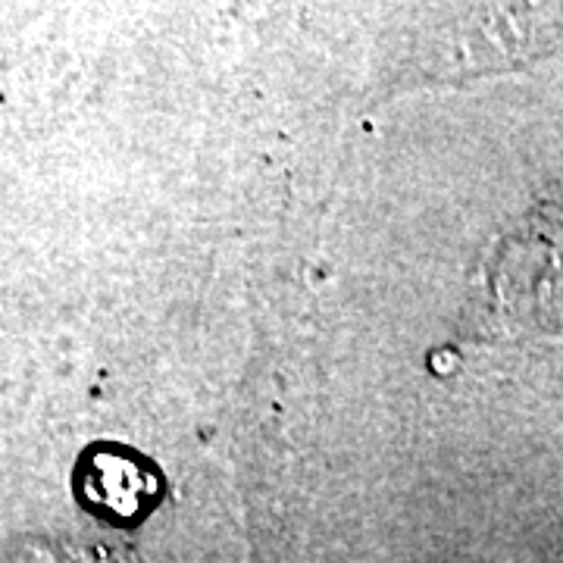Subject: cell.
I'll use <instances>...</instances> for the list:
<instances>
[{
    "mask_svg": "<svg viewBox=\"0 0 563 563\" xmlns=\"http://www.w3.org/2000/svg\"><path fill=\"white\" fill-rule=\"evenodd\" d=\"M88 498L98 504L101 510H107L110 517L120 520H135L141 510L147 507L144 498L132 495L129 488H147L157 492V476L151 470H144L139 463H132L129 457H110L103 454V461L88 466Z\"/></svg>",
    "mask_w": 563,
    "mask_h": 563,
    "instance_id": "6da1fadb",
    "label": "cell"
}]
</instances>
